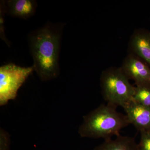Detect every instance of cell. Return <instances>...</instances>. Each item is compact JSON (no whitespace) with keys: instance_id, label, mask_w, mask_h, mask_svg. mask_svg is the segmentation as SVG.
<instances>
[{"instance_id":"6da1fadb","label":"cell","mask_w":150,"mask_h":150,"mask_svg":"<svg viewBox=\"0 0 150 150\" xmlns=\"http://www.w3.org/2000/svg\"><path fill=\"white\" fill-rule=\"evenodd\" d=\"M64 25L49 22L28 35L33 66L42 81L56 79L60 74L59 56Z\"/></svg>"},{"instance_id":"7a4b0ae2","label":"cell","mask_w":150,"mask_h":150,"mask_svg":"<svg viewBox=\"0 0 150 150\" xmlns=\"http://www.w3.org/2000/svg\"><path fill=\"white\" fill-rule=\"evenodd\" d=\"M116 108L102 104L84 115L78 131L80 137L105 141L120 135L121 130L130 123L126 114L118 112Z\"/></svg>"},{"instance_id":"3957f363","label":"cell","mask_w":150,"mask_h":150,"mask_svg":"<svg viewBox=\"0 0 150 150\" xmlns=\"http://www.w3.org/2000/svg\"><path fill=\"white\" fill-rule=\"evenodd\" d=\"M124 75L121 68L110 67L101 73L100 85L106 103L123 108L134 101L135 86Z\"/></svg>"},{"instance_id":"277c9868","label":"cell","mask_w":150,"mask_h":150,"mask_svg":"<svg viewBox=\"0 0 150 150\" xmlns=\"http://www.w3.org/2000/svg\"><path fill=\"white\" fill-rule=\"evenodd\" d=\"M33 71V66L22 67L12 63L0 67L1 106L16 98L18 90Z\"/></svg>"},{"instance_id":"5b68a950","label":"cell","mask_w":150,"mask_h":150,"mask_svg":"<svg viewBox=\"0 0 150 150\" xmlns=\"http://www.w3.org/2000/svg\"><path fill=\"white\" fill-rule=\"evenodd\" d=\"M120 68L129 80L134 81L135 86L150 89V67L140 57L128 53Z\"/></svg>"},{"instance_id":"8992f818","label":"cell","mask_w":150,"mask_h":150,"mask_svg":"<svg viewBox=\"0 0 150 150\" xmlns=\"http://www.w3.org/2000/svg\"><path fill=\"white\" fill-rule=\"evenodd\" d=\"M128 51L140 57L150 67V31L144 28L135 30L129 39Z\"/></svg>"},{"instance_id":"52a82bcc","label":"cell","mask_w":150,"mask_h":150,"mask_svg":"<svg viewBox=\"0 0 150 150\" xmlns=\"http://www.w3.org/2000/svg\"><path fill=\"white\" fill-rule=\"evenodd\" d=\"M123 108L130 124L140 133L150 131V107L132 101Z\"/></svg>"},{"instance_id":"ba28073f","label":"cell","mask_w":150,"mask_h":150,"mask_svg":"<svg viewBox=\"0 0 150 150\" xmlns=\"http://www.w3.org/2000/svg\"><path fill=\"white\" fill-rule=\"evenodd\" d=\"M2 3L5 13L17 18L28 19L35 14L38 6L35 0H8Z\"/></svg>"},{"instance_id":"9c48e42d","label":"cell","mask_w":150,"mask_h":150,"mask_svg":"<svg viewBox=\"0 0 150 150\" xmlns=\"http://www.w3.org/2000/svg\"><path fill=\"white\" fill-rule=\"evenodd\" d=\"M93 150H139L135 138L119 135L114 139L105 140Z\"/></svg>"},{"instance_id":"30bf717a","label":"cell","mask_w":150,"mask_h":150,"mask_svg":"<svg viewBox=\"0 0 150 150\" xmlns=\"http://www.w3.org/2000/svg\"><path fill=\"white\" fill-rule=\"evenodd\" d=\"M134 101L142 105L150 107V89L135 86Z\"/></svg>"},{"instance_id":"8fae6325","label":"cell","mask_w":150,"mask_h":150,"mask_svg":"<svg viewBox=\"0 0 150 150\" xmlns=\"http://www.w3.org/2000/svg\"><path fill=\"white\" fill-rule=\"evenodd\" d=\"M141 138L138 144L139 150H150V131L140 133Z\"/></svg>"},{"instance_id":"7c38bea8","label":"cell","mask_w":150,"mask_h":150,"mask_svg":"<svg viewBox=\"0 0 150 150\" xmlns=\"http://www.w3.org/2000/svg\"><path fill=\"white\" fill-rule=\"evenodd\" d=\"M1 139V150H8L9 149L10 136L8 133L2 129L0 131Z\"/></svg>"}]
</instances>
